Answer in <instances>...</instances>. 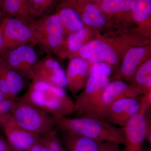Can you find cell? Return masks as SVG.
<instances>
[{
	"instance_id": "obj_6",
	"label": "cell",
	"mask_w": 151,
	"mask_h": 151,
	"mask_svg": "<svg viewBox=\"0 0 151 151\" xmlns=\"http://www.w3.org/2000/svg\"><path fill=\"white\" fill-rule=\"evenodd\" d=\"M142 95V92L126 81H111L82 117H91L103 121L108 109L117 100L128 97L137 98Z\"/></svg>"
},
{
	"instance_id": "obj_22",
	"label": "cell",
	"mask_w": 151,
	"mask_h": 151,
	"mask_svg": "<svg viewBox=\"0 0 151 151\" xmlns=\"http://www.w3.org/2000/svg\"><path fill=\"white\" fill-rule=\"evenodd\" d=\"M63 141L67 151H98L100 142L65 132Z\"/></svg>"
},
{
	"instance_id": "obj_20",
	"label": "cell",
	"mask_w": 151,
	"mask_h": 151,
	"mask_svg": "<svg viewBox=\"0 0 151 151\" xmlns=\"http://www.w3.org/2000/svg\"><path fill=\"white\" fill-rule=\"evenodd\" d=\"M128 83L139 90L151 103V58L138 68Z\"/></svg>"
},
{
	"instance_id": "obj_15",
	"label": "cell",
	"mask_w": 151,
	"mask_h": 151,
	"mask_svg": "<svg viewBox=\"0 0 151 151\" xmlns=\"http://www.w3.org/2000/svg\"><path fill=\"white\" fill-rule=\"evenodd\" d=\"M32 81H43L63 89L68 86L65 71L58 61L49 55L35 65Z\"/></svg>"
},
{
	"instance_id": "obj_17",
	"label": "cell",
	"mask_w": 151,
	"mask_h": 151,
	"mask_svg": "<svg viewBox=\"0 0 151 151\" xmlns=\"http://www.w3.org/2000/svg\"><path fill=\"white\" fill-rule=\"evenodd\" d=\"M100 31L85 26L65 35L57 55L62 59H70L85 45L95 38Z\"/></svg>"
},
{
	"instance_id": "obj_5",
	"label": "cell",
	"mask_w": 151,
	"mask_h": 151,
	"mask_svg": "<svg viewBox=\"0 0 151 151\" xmlns=\"http://www.w3.org/2000/svg\"><path fill=\"white\" fill-rule=\"evenodd\" d=\"M11 114L19 126L40 136L53 129L56 125L55 119L51 115L18 97Z\"/></svg>"
},
{
	"instance_id": "obj_19",
	"label": "cell",
	"mask_w": 151,
	"mask_h": 151,
	"mask_svg": "<svg viewBox=\"0 0 151 151\" xmlns=\"http://www.w3.org/2000/svg\"><path fill=\"white\" fill-rule=\"evenodd\" d=\"M131 18L137 32L151 40V0H134Z\"/></svg>"
},
{
	"instance_id": "obj_30",
	"label": "cell",
	"mask_w": 151,
	"mask_h": 151,
	"mask_svg": "<svg viewBox=\"0 0 151 151\" xmlns=\"http://www.w3.org/2000/svg\"><path fill=\"white\" fill-rule=\"evenodd\" d=\"M0 151H18L13 147L7 140L0 137Z\"/></svg>"
},
{
	"instance_id": "obj_35",
	"label": "cell",
	"mask_w": 151,
	"mask_h": 151,
	"mask_svg": "<svg viewBox=\"0 0 151 151\" xmlns=\"http://www.w3.org/2000/svg\"><path fill=\"white\" fill-rule=\"evenodd\" d=\"M3 11H3L2 6L1 4V2H0V17L2 15Z\"/></svg>"
},
{
	"instance_id": "obj_38",
	"label": "cell",
	"mask_w": 151,
	"mask_h": 151,
	"mask_svg": "<svg viewBox=\"0 0 151 151\" xmlns=\"http://www.w3.org/2000/svg\"><path fill=\"white\" fill-rule=\"evenodd\" d=\"M60 151H67V150H64V149H63L62 150H61Z\"/></svg>"
},
{
	"instance_id": "obj_31",
	"label": "cell",
	"mask_w": 151,
	"mask_h": 151,
	"mask_svg": "<svg viewBox=\"0 0 151 151\" xmlns=\"http://www.w3.org/2000/svg\"><path fill=\"white\" fill-rule=\"evenodd\" d=\"M43 145L40 142L36 143L26 151H41Z\"/></svg>"
},
{
	"instance_id": "obj_13",
	"label": "cell",
	"mask_w": 151,
	"mask_h": 151,
	"mask_svg": "<svg viewBox=\"0 0 151 151\" xmlns=\"http://www.w3.org/2000/svg\"><path fill=\"white\" fill-rule=\"evenodd\" d=\"M3 59L23 77L33 78V69L37 62L36 52L31 46L25 45L3 51Z\"/></svg>"
},
{
	"instance_id": "obj_21",
	"label": "cell",
	"mask_w": 151,
	"mask_h": 151,
	"mask_svg": "<svg viewBox=\"0 0 151 151\" xmlns=\"http://www.w3.org/2000/svg\"><path fill=\"white\" fill-rule=\"evenodd\" d=\"M56 13L60 19L65 36L85 26L78 14L68 6L60 3Z\"/></svg>"
},
{
	"instance_id": "obj_11",
	"label": "cell",
	"mask_w": 151,
	"mask_h": 151,
	"mask_svg": "<svg viewBox=\"0 0 151 151\" xmlns=\"http://www.w3.org/2000/svg\"><path fill=\"white\" fill-rule=\"evenodd\" d=\"M151 58V43L138 45L128 50L122 58L119 68L111 81L122 80L128 82L143 63Z\"/></svg>"
},
{
	"instance_id": "obj_24",
	"label": "cell",
	"mask_w": 151,
	"mask_h": 151,
	"mask_svg": "<svg viewBox=\"0 0 151 151\" xmlns=\"http://www.w3.org/2000/svg\"><path fill=\"white\" fill-rule=\"evenodd\" d=\"M0 65L11 95L14 98H17V95L24 86L23 77L12 68L1 57H0Z\"/></svg>"
},
{
	"instance_id": "obj_26",
	"label": "cell",
	"mask_w": 151,
	"mask_h": 151,
	"mask_svg": "<svg viewBox=\"0 0 151 151\" xmlns=\"http://www.w3.org/2000/svg\"><path fill=\"white\" fill-rule=\"evenodd\" d=\"M40 143L52 151H60L63 147L54 129L41 136Z\"/></svg>"
},
{
	"instance_id": "obj_7",
	"label": "cell",
	"mask_w": 151,
	"mask_h": 151,
	"mask_svg": "<svg viewBox=\"0 0 151 151\" xmlns=\"http://www.w3.org/2000/svg\"><path fill=\"white\" fill-rule=\"evenodd\" d=\"M37 43H40L47 50L57 53L65 35L62 24L56 13L44 16L29 22Z\"/></svg>"
},
{
	"instance_id": "obj_29",
	"label": "cell",
	"mask_w": 151,
	"mask_h": 151,
	"mask_svg": "<svg viewBox=\"0 0 151 151\" xmlns=\"http://www.w3.org/2000/svg\"><path fill=\"white\" fill-rule=\"evenodd\" d=\"M150 117V109L147 114V127H146L145 137L146 140L149 143L150 146L151 145V121Z\"/></svg>"
},
{
	"instance_id": "obj_12",
	"label": "cell",
	"mask_w": 151,
	"mask_h": 151,
	"mask_svg": "<svg viewBox=\"0 0 151 151\" xmlns=\"http://www.w3.org/2000/svg\"><path fill=\"white\" fill-rule=\"evenodd\" d=\"M7 140L18 151H26L40 141L41 136L24 129L17 124L11 113L0 118Z\"/></svg>"
},
{
	"instance_id": "obj_10",
	"label": "cell",
	"mask_w": 151,
	"mask_h": 151,
	"mask_svg": "<svg viewBox=\"0 0 151 151\" xmlns=\"http://www.w3.org/2000/svg\"><path fill=\"white\" fill-rule=\"evenodd\" d=\"M60 4L73 9L86 26L101 32L116 28L113 27L94 3L87 0H61Z\"/></svg>"
},
{
	"instance_id": "obj_27",
	"label": "cell",
	"mask_w": 151,
	"mask_h": 151,
	"mask_svg": "<svg viewBox=\"0 0 151 151\" xmlns=\"http://www.w3.org/2000/svg\"><path fill=\"white\" fill-rule=\"evenodd\" d=\"M17 98L4 97L0 101V118L11 113Z\"/></svg>"
},
{
	"instance_id": "obj_18",
	"label": "cell",
	"mask_w": 151,
	"mask_h": 151,
	"mask_svg": "<svg viewBox=\"0 0 151 151\" xmlns=\"http://www.w3.org/2000/svg\"><path fill=\"white\" fill-rule=\"evenodd\" d=\"M91 64L80 58L69 59L65 71L68 86L70 93L76 95L84 89Z\"/></svg>"
},
{
	"instance_id": "obj_3",
	"label": "cell",
	"mask_w": 151,
	"mask_h": 151,
	"mask_svg": "<svg viewBox=\"0 0 151 151\" xmlns=\"http://www.w3.org/2000/svg\"><path fill=\"white\" fill-rule=\"evenodd\" d=\"M60 130L100 142H109L124 145L122 128L103 120L89 117L71 118L66 117L55 119Z\"/></svg>"
},
{
	"instance_id": "obj_34",
	"label": "cell",
	"mask_w": 151,
	"mask_h": 151,
	"mask_svg": "<svg viewBox=\"0 0 151 151\" xmlns=\"http://www.w3.org/2000/svg\"><path fill=\"white\" fill-rule=\"evenodd\" d=\"M5 97L4 95L3 94L2 92L0 91V101H1L4 97ZM0 128H1V123H0Z\"/></svg>"
},
{
	"instance_id": "obj_9",
	"label": "cell",
	"mask_w": 151,
	"mask_h": 151,
	"mask_svg": "<svg viewBox=\"0 0 151 151\" xmlns=\"http://www.w3.org/2000/svg\"><path fill=\"white\" fill-rule=\"evenodd\" d=\"M3 32L1 51L12 49L28 43H37L31 28L22 20L14 17H6Z\"/></svg>"
},
{
	"instance_id": "obj_36",
	"label": "cell",
	"mask_w": 151,
	"mask_h": 151,
	"mask_svg": "<svg viewBox=\"0 0 151 151\" xmlns=\"http://www.w3.org/2000/svg\"><path fill=\"white\" fill-rule=\"evenodd\" d=\"M89 1L92 2V3L98 2L101 1H103V0H87Z\"/></svg>"
},
{
	"instance_id": "obj_32",
	"label": "cell",
	"mask_w": 151,
	"mask_h": 151,
	"mask_svg": "<svg viewBox=\"0 0 151 151\" xmlns=\"http://www.w3.org/2000/svg\"><path fill=\"white\" fill-rule=\"evenodd\" d=\"M4 25V19H3L2 21L1 22V23L0 24V53L1 52L2 47L3 32Z\"/></svg>"
},
{
	"instance_id": "obj_8",
	"label": "cell",
	"mask_w": 151,
	"mask_h": 151,
	"mask_svg": "<svg viewBox=\"0 0 151 151\" xmlns=\"http://www.w3.org/2000/svg\"><path fill=\"white\" fill-rule=\"evenodd\" d=\"M150 107L145 98L142 95L139 110L122 128L125 146L122 151H145L143 145L145 137L147 114Z\"/></svg>"
},
{
	"instance_id": "obj_25",
	"label": "cell",
	"mask_w": 151,
	"mask_h": 151,
	"mask_svg": "<svg viewBox=\"0 0 151 151\" xmlns=\"http://www.w3.org/2000/svg\"><path fill=\"white\" fill-rule=\"evenodd\" d=\"M57 1V0H28L32 18L44 16Z\"/></svg>"
},
{
	"instance_id": "obj_23",
	"label": "cell",
	"mask_w": 151,
	"mask_h": 151,
	"mask_svg": "<svg viewBox=\"0 0 151 151\" xmlns=\"http://www.w3.org/2000/svg\"><path fill=\"white\" fill-rule=\"evenodd\" d=\"M4 12L26 22L32 19L28 0H0Z\"/></svg>"
},
{
	"instance_id": "obj_37",
	"label": "cell",
	"mask_w": 151,
	"mask_h": 151,
	"mask_svg": "<svg viewBox=\"0 0 151 151\" xmlns=\"http://www.w3.org/2000/svg\"><path fill=\"white\" fill-rule=\"evenodd\" d=\"M145 151H151V147L148 148L147 149H145Z\"/></svg>"
},
{
	"instance_id": "obj_2",
	"label": "cell",
	"mask_w": 151,
	"mask_h": 151,
	"mask_svg": "<svg viewBox=\"0 0 151 151\" xmlns=\"http://www.w3.org/2000/svg\"><path fill=\"white\" fill-rule=\"evenodd\" d=\"M19 98L48 113L55 119L75 113L74 101L64 89L43 81H32L27 92Z\"/></svg>"
},
{
	"instance_id": "obj_16",
	"label": "cell",
	"mask_w": 151,
	"mask_h": 151,
	"mask_svg": "<svg viewBox=\"0 0 151 151\" xmlns=\"http://www.w3.org/2000/svg\"><path fill=\"white\" fill-rule=\"evenodd\" d=\"M140 97L117 100L108 109L103 121L123 128L139 110L141 106Z\"/></svg>"
},
{
	"instance_id": "obj_33",
	"label": "cell",
	"mask_w": 151,
	"mask_h": 151,
	"mask_svg": "<svg viewBox=\"0 0 151 151\" xmlns=\"http://www.w3.org/2000/svg\"><path fill=\"white\" fill-rule=\"evenodd\" d=\"M41 151H52L51 150H50L48 148L46 147H45L43 145L42 149Z\"/></svg>"
},
{
	"instance_id": "obj_14",
	"label": "cell",
	"mask_w": 151,
	"mask_h": 151,
	"mask_svg": "<svg viewBox=\"0 0 151 151\" xmlns=\"http://www.w3.org/2000/svg\"><path fill=\"white\" fill-rule=\"evenodd\" d=\"M134 0H103L94 3L116 28H130L131 11Z\"/></svg>"
},
{
	"instance_id": "obj_28",
	"label": "cell",
	"mask_w": 151,
	"mask_h": 151,
	"mask_svg": "<svg viewBox=\"0 0 151 151\" xmlns=\"http://www.w3.org/2000/svg\"><path fill=\"white\" fill-rule=\"evenodd\" d=\"M120 145L112 142H101L98 151H122Z\"/></svg>"
},
{
	"instance_id": "obj_1",
	"label": "cell",
	"mask_w": 151,
	"mask_h": 151,
	"mask_svg": "<svg viewBox=\"0 0 151 151\" xmlns=\"http://www.w3.org/2000/svg\"><path fill=\"white\" fill-rule=\"evenodd\" d=\"M150 43L151 40L141 35L132 28L99 31L95 38L85 45L70 59L80 58L91 64L105 63L111 65L113 71L116 72L128 50Z\"/></svg>"
},
{
	"instance_id": "obj_4",
	"label": "cell",
	"mask_w": 151,
	"mask_h": 151,
	"mask_svg": "<svg viewBox=\"0 0 151 151\" xmlns=\"http://www.w3.org/2000/svg\"><path fill=\"white\" fill-rule=\"evenodd\" d=\"M113 71L111 65L105 63L91 64L85 86L74 101L78 117L84 116L95 103L111 81Z\"/></svg>"
}]
</instances>
